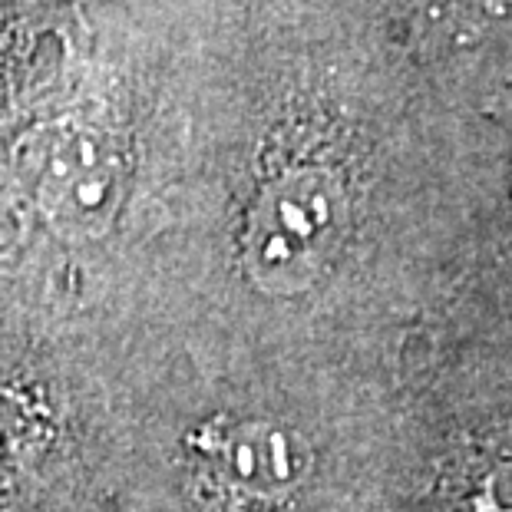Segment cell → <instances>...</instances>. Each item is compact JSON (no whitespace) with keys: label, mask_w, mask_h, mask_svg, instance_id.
<instances>
[{"label":"cell","mask_w":512,"mask_h":512,"mask_svg":"<svg viewBox=\"0 0 512 512\" xmlns=\"http://www.w3.org/2000/svg\"><path fill=\"white\" fill-rule=\"evenodd\" d=\"M466 512H512V466L486 476L476 496L466 503Z\"/></svg>","instance_id":"obj_4"},{"label":"cell","mask_w":512,"mask_h":512,"mask_svg":"<svg viewBox=\"0 0 512 512\" xmlns=\"http://www.w3.org/2000/svg\"><path fill=\"white\" fill-rule=\"evenodd\" d=\"M202 456L225 496L261 506L285 499L308 470V456L298 437L271 423H235V427L205 430Z\"/></svg>","instance_id":"obj_3"},{"label":"cell","mask_w":512,"mask_h":512,"mask_svg":"<svg viewBox=\"0 0 512 512\" xmlns=\"http://www.w3.org/2000/svg\"><path fill=\"white\" fill-rule=\"evenodd\" d=\"M347 195L331 172L298 169L265 185L245 228V261L271 291L308 288L341 245Z\"/></svg>","instance_id":"obj_1"},{"label":"cell","mask_w":512,"mask_h":512,"mask_svg":"<svg viewBox=\"0 0 512 512\" xmlns=\"http://www.w3.org/2000/svg\"><path fill=\"white\" fill-rule=\"evenodd\" d=\"M479 7H489V10H503L506 4H512V0H476Z\"/></svg>","instance_id":"obj_5"},{"label":"cell","mask_w":512,"mask_h":512,"mask_svg":"<svg viewBox=\"0 0 512 512\" xmlns=\"http://www.w3.org/2000/svg\"><path fill=\"white\" fill-rule=\"evenodd\" d=\"M14 172L43 215L73 235L106 228L123 199V159L103 133L80 123L37 129L20 146Z\"/></svg>","instance_id":"obj_2"}]
</instances>
